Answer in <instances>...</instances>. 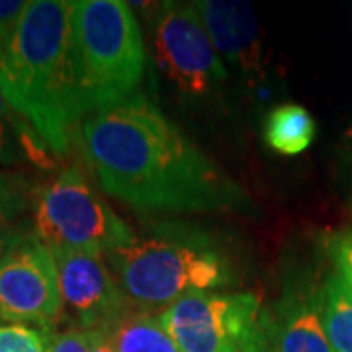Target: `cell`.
<instances>
[{
  "label": "cell",
  "mask_w": 352,
  "mask_h": 352,
  "mask_svg": "<svg viewBox=\"0 0 352 352\" xmlns=\"http://www.w3.org/2000/svg\"><path fill=\"white\" fill-rule=\"evenodd\" d=\"M266 309L252 292H198L161 314L180 352H264Z\"/></svg>",
  "instance_id": "cell-6"
},
{
  "label": "cell",
  "mask_w": 352,
  "mask_h": 352,
  "mask_svg": "<svg viewBox=\"0 0 352 352\" xmlns=\"http://www.w3.org/2000/svg\"><path fill=\"white\" fill-rule=\"evenodd\" d=\"M30 184L24 176L0 173V226H10L30 206Z\"/></svg>",
  "instance_id": "cell-15"
},
{
  "label": "cell",
  "mask_w": 352,
  "mask_h": 352,
  "mask_svg": "<svg viewBox=\"0 0 352 352\" xmlns=\"http://www.w3.org/2000/svg\"><path fill=\"white\" fill-rule=\"evenodd\" d=\"M90 352H113L112 340H110V335H108V329H96V331H92Z\"/></svg>",
  "instance_id": "cell-20"
},
{
  "label": "cell",
  "mask_w": 352,
  "mask_h": 352,
  "mask_svg": "<svg viewBox=\"0 0 352 352\" xmlns=\"http://www.w3.org/2000/svg\"><path fill=\"white\" fill-rule=\"evenodd\" d=\"M194 6L219 57L237 65L251 80L263 78V43L251 4L235 0H198Z\"/></svg>",
  "instance_id": "cell-11"
},
{
  "label": "cell",
  "mask_w": 352,
  "mask_h": 352,
  "mask_svg": "<svg viewBox=\"0 0 352 352\" xmlns=\"http://www.w3.org/2000/svg\"><path fill=\"white\" fill-rule=\"evenodd\" d=\"M8 108H10V104H8L4 92H2V88H0V118H4V116L8 113Z\"/></svg>",
  "instance_id": "cell-24"
},
{
  "label": "cell",
  "mask_w": 352,
  "mask_h": 352,
  "mask_svg": "<svg viewBox=\"0 0 352 352\" xmlns=\"http://www.w3.org/2000/svg\"><path fill=\"white\" fill-rule=\"evenodd\" d=\"M321 315L335 352H352V288L339 272H331L319 288Z\"/></svg>",
  "instance_id": "cell-14"
},
{
  "label": "cell",
  "mask_w": 352,
  "mask_h": 352,
  "mask_svg": "<svg viewBox=\"0 0 352 352\" xmlns=\"http://www.w3.org/2000/svg\"><path fill=\"white\" fill-rule=\"evenodd\" d=\"M6 143H8V133H6V127L2 124V120H0V157L6 151Z\"/></svg>",
  "instance_id": "cell-23"
},
{
  "label": "cell",
  "mask_w": 352,
  "mask_h": 352,
  "mask_svg": "<svg viewBox=\"0 0 352 352\" xmlns=\"http://www.w3.org/2000/svg\"><path fill=\"white\" fill-rule=\"evenodd\" d=\"M153 43L163 73L186 94L204 96L227 78L194 2H164L157 12Z\"/></svg>",
  "instance_id": "cell-8"
},
{
  "label": "cell",
  "mask_w": 352,
  "mask_h": 352,
  "mask_svg": "<svg viewBox=\"0 0 352 352\" xmlns=\"http://www.w3.org/2000/svg\"><path fill=\"white\" fill-rule=\"evenodd\" d=\"M340 159H342V166L352 175V118L340 143Z\"/></svg>",
  "instance_id": "cell-21"
},
{
  "label": "cell",
  "mask_w": 352,
  "mask_h": 352,
  "mask_svg": "<svg viewBox=\"0 0 352 352\" xmlns=\"http://www.w3.org/2000/svg\"><path fill=\"white\" fill-rule=\"evenodd\" d=\"M16 231L10 226H0V261L4 256V252L8 251V247L12 245V241L16 239Z\"/></svg>",
  "instance_id": "cell-22"
},
{
  "label": "cell",
  "mask_w": 352,
  "mask_h": 352,
  "mask_svg": "<svg viewBox=\"0 0 352 352\" xmlns=\"http://www.w3.org/2000/svg\"><path fill=\"white\" fill-rule=\"evenodd\" d=\"M106 261L131 305L149 314H163L184 296L219 292L239 280L221 241L190 226H161Z\"/></svg>",
  "instance_id": "cell-3"
},
{
  "label": "cell",
  "mask_w": 352,
  "mask_h": 352,
  "mask_svg": "<svg viewBox=\"0 0 352 352\" xmlns=\"http://www.w3.org/2000/svg\"><path fill=\"white\" fill-rule=\"evenodd\" d=\"M317 124L309 110L300 104H280L266 113L263 135L266 145L278 155L294 157L314 143Z\"/></svg>",
  "instance_id": "cell-12"
},
{
  "label": "cell",
  "mask_w": 352,
  "mask_h": 352,
  "mask_svg": "<svg viewBox=\"0 0 352 352\" xmlns=\"http://www.w3.org/2000/svg\"><path fill=\"white\" fill-rule=\"evenodd\" d=\"M80 149L98 186L139 214L251 210L247 192L141 92L87 116Z\"/></svg>",
  "instance_id": "cell-1"
},
{
  "label": "cell",
  "mask_w": 352,
  "mask_h": 352,
  "mask_svg": "<svg viewBox=\"0 0 352 352\" xmlns=\"http://www.w3.org/2000/svg\"><path fill=\"white\" fill-rule=\"evenodd\" d=\"M61 317L57 264L36 235L18 233L0 261V321L51 327Z\"/></svg>",
  "instance_id": "cell-7"
},
{
  "label": "cell",
  "mask_w": 352,
  "mask_h": 352,
  "mask_svg": "<svg viewBox=\"0 0 352 352\" xmlns=\"http://www.w3.org/2000/svg\"><path fill=\"white\" fill-rule=\"evenodd\" d=\"M28 2L24 0H0V63L12 45L20 20L24 16Z\"/></svg>",
  "instance_id": "cell-17"
},
{
  "label": "cell",
  "mask_w": 352,
  "mask_h": 352,
  "mask_svg": "<svg viewBox=\"0 0 352 352\" xmlns=\"http://www.w3.org/2000/svg\"><path fill=\"white\" fill-rule=\"evenodd\" d=\"M113 352H180L163 325L161 314L133 309L108 329Z\"/></svg>",
  "instance_id": "cell-13"
},
{
  "label": "cell",
  "mask_w": 352,
  "mask_h": 352,
  "mask_svg": "<svg viewBox=\"0 0 352 352\" xmlns=\"http://www.w3.org/2000/svg\"><path fill=\"white\" fill-rule=\"evenodd\" d=\"M264 352H335L323 325L319 288L300 284L266 309Z\"/></svg>",
  "instance_id": "cell-10"
},
{
  "label": "cell",
  "mask_w": 352,
  "mask_h": 352,
  "mask_svg": "<svg viewBox=\"0 0 352 352\" xmlns=\"http://www.w3.org/2000/svg\"><path fill=\"white\" fill-rule=\"evenodd\" d=\"M327 252L335 264V272H339L352 288V229L329 235Z\"/></svg>",
  "instance_id": "cell-18"
},
{
  "label": "cell",
  "mask_w": 352,
  "mask_h": 352,
  "mask_svg": "<svg viewBox=\"0 0 352 352\" xmlns=\"http://www.w3.org/2000/svg\"><path fill=\"white\" fill-rule=\"evenodd\" d=\"M92 331L85 329H67L50 337V344L45 352H90Z\"/></svg>",
  "instance_id": "cell-19"
},
{
  "label": "cell",
  "mask_w": 352,
  "mask_h": 352,
  "mask_svg": "<svg viewBox=\"0 0 352 352\" xmlns=\"http://www.w3.org/2000/svg\"><path fill=\"white\" fill-rule=\"evenodd\" d=\"M34 235L51 251L112 254L138 239L90 184L80 166L63 168L34 200Z\"/></svg>",
  "instance_id": "cell-5"
},
{
  "label": "cell",
  "mask_w": 352,
  "mask_h": 352,
  "mask_svg": "<svg viewBox=\"0 0 352 352\" xmlns=\"http://www.w3.org/2000/svg\"><path fill=\"white\" fill-rule=\"evenodd\" d=\"M47 344L50 337L43 329L0 323V352H45Z\"/></svg>",
  "instance_id": "cell-16"
},
{
  "label": "cell",
  "mask_w": 352,
  "mask_h": 352,
  "mask_svg": "<svg viewBox=\"0 0 352 352\" xmlns=\"http://www.w3.org/2000/svg\"><path fill=\"white\" fill-rule=\"evenodd\" d=\"M351 212H352V200H351Z\"/></svg>",
  "instance_id": "cell-25"
},
{
  "label": "cell",
  "mask_w": 352,
  "mask_h": 352,
  "mask_svg": "<svg viewBox=\"0 0 352 352\" xmlns=\"http://www.w3.org/2000/svg\"><path fill=\"white\" fill-rule=\"evenodd\" d=\"M53 256L59 276L61 317L75 329H112L135 309L104 254L59 249L53 251Z\"/></svg>",
  "instance_id": "cell-9"
},
{
  "label": "cell",
  "mask_w": 352,
  "mask_h": 352,
  "mask_svg": "<svg viewBox=\"0 0 352 352\" xmlns=\"http://www.w3.org/2000/svg\"><path fill=\"white\" fill-rule=\"evenodd\" d=\"M73 57L85 116L133 96L147 55L131 4L73 0Z\"/></svg>",
  "instance_id": "cell-4"
},
{
  "label": "cell",
  "mask_w": 352,
  "mask_h": 352,
  "mask_svg": "<svg viewBox=\"0 0 352 352\" xmlns=\"http://www.w3.org/2000/svg\"><path fill=\"white\" fill-rule=\"evenodd\" d=\"M0 88L51 151L65 155L85 118L73 57V0L28 2L0 63Z\"/></svg>",
  "instance_id": "cell-2"
}]
</instances>
